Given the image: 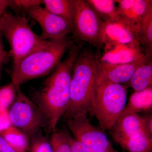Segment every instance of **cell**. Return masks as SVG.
I'll use <instances>...</instances> for the list:
<instances>
[{"mask_svg":"<svg viewBox=\"0 0 152 152\" xmlns=\"http://www.w3.org/2000/svg\"><path fill=\"white\" fill-rule=\"evenodd\" d=\"M80 50V45H73L66 58L59 63L35 93L37 106L50 129H56L69 107L73 67Z\"/></svg>","mask_w":152,"mask_h":152,"instance_id":"6da1fadb","label":"cell"},{"mask_svg":"<svg viewBox=\"0 0 152 152\" xmlns=\"http://www.w3.org/2000/svg\"><path fill=\"white\" fill-rule=\"evenodd\" d=\"M98 59L84 53L74 63L70 85V102L64 116L66 120L93 112L97 85Z\"/></svg>","mask_w":152,"mask_h":152,"instance_id":"7a4b0ae2","label":"cell"},{"mask_svg":"<svg viewBox=\"0 0 152 152\" xmlns=\"http://www.w3.org/2000/svg\"><path fill=\"white\" fill-rule=\"evenodd\" d=\"M74 45L66 37L49 40L43 48L32 53L14 66L12 82L16 87L46 75L56 69L66 52Z\"/></svg>","mask_w":152,"mask_h":152,"instance_id":"3957f363","label":"cell"},{"mask_svg":"<svg viewBox=\"0 0 152 152\" xmlns=\"http://www.w3.org/2000/svg\"><path fill=\"white\" fill-rule=\"evenodd\" d=\"M0 32L10 47L14 66L32 53L43 48L48 41L32 30L26 17L6 11L0 16Z\"/></svg>","mask_w":152,"mask_h":152,"instance_id":"277c9868","label":"cell"},{"mask_svg":"<svg viewBox=\"0 0 152 152\" xmlns=\"http://www.w3.org/2000/svg\"><path fill=\"white\" fill-rule=\"evenodd\" d=\"M126 100V87L119 84L97 83L93 112L102 129H112L124 109Z\"/></svg>","mask_w":152,"mask_h":152,"instance_id":"5b68a950","label":"cell"},{"mask_svg":"<svg viewBox=\"0 0 152 152\" xmlns=\"http://www.w3.org/2000/svg\"><path fill=\"white\" fill-rule=\"evenodd\" d=\"M72 33L75 37L93 46L102 47L103 20L87 1L72 0Z\"/></svg>","mask_w":152,"mask_h":152,"instance_id":"8992f818","label":"cell"},{"mask_svg":"<svg viewBox=\"0 0 152 152\" xmlns=\"http://www.w3.org/2000/svg\"><path fill=\"white\" fill-rule=\"evenodd\" d=\"M12 126L28 137L32 135L42 126L44 116L37 105L17 87V95L9 110Z\"/></svg>","mask_w":152,"mask_h":152,"instance_id":"52a82bcc","label":"cell"},{"mask_svg":"<svg viewBox=\"0 0 152 152\" xmlns=\"http://www.w3.org/2000/svg\"><path fill=\"white\" fill-rule=\"evenodd\" d=\"M74 139L84 147L86 152H115L112 144L102 131L93 126L86 115L66 120Z\"/></svg>","mask_w":152,"mask_h":152,"instance_id":"ba28073f","label":"cell"},{"mask_svg":"<svg viewBox=\"0 0 152 152\" xmlns=\"http://www.w3.org/2000/svg\"><path fill=\"white\" fill-rule=\"evenodd\" d=\"M42 30L41 37L47 40L59 39L72 33V27L64 19L56 15L41 5L26 10Z\"/></svg>","mask_w":152,"mask_h":152,"instance_id":"9c48e42d","label":"cell"},{"mask_svg":"<svg viewBox=\"0 0 152 152\" xmlns=\"http://www.w3.org/2000/svg\"><path fill=\"white\" fill-rule=\"evenodd\" d=\"M115 1L118 3L116 11L117 20L136 37L150 0Z\"/></svg>","mask_w":152,"mask_h":152,"instance_id":"30bf717a","label":"cell"},{"mask_svg":"<svg viewBox=\"0 0 152 152\" xmlns=\"http://www.w3.org/2000/svg\"><path fill=\"white\" fill-rule=\"evenodd\" d=\"M151 61L145 58L124 64L109 65L99 62L98 59L97 83H127L138 68Z\"/></svg>","mask_w":152,"mask_h":152,"instance_id":"8fae6325","label":"cell"},{"mask_svg":"<svg viewBox=\"0 0 152 152\" xmlns=\"http://www.w3.org/2000/svg\"><path fill=\"white\" fill-rule=\"evenodd\" d=\"M145 58V55L140 43L121 45L113 47H105L104 53L98 60L99 62L109 65L129 64Z\"/></svg>","mask_w":152,"mask_h":152,"instance_id":"7c38bea8","label":"cell"},{"mask_svg":"<svg viewBox=\"0 0 152 152\" xmlns=\"http://www.w3.org/2000/svg\"><path fill=\"white\" fill-rule=\"evenodd\" d=\"M102 40L106 47L140 43L136 36L118 20L104 22Z\"/></svg>","mask_w":152,"mask_h":152,"instance_id":"4fadbf2b","label":"cell"},{"mask_svg":"<svg viewBox=\"0 0 152 152\" xmlns=\"http://www.w3.org/2000/svg\"><path fill=\"white\" fill-rule=\"evenodd\" d=\"M112 129L113 137L117 143L143 131L147 132L144 126L143 117L135 114L120 117Z\"/></svg>","mask_w":152,"mask_h":152,"instance_id":"5bb4252c","label":"cell"},{"mask_svg":"<svg viewBox=\"0 0 152 152\" xmlns=\"http://www.w3.org/2000/svg\"><path fill=\"white\" fill-rule=\"evenodd\" d=\"M152 108V87H151L143 91L133 93L120 117L148 111L151 110Z\"/></svg>","mask_w":152,"mask_h":152,"instance_id":"9a60e30c","label":"cell"},{"mask_svg":"<svg viewBox=\"0 0 152 152\" xmlns=\"http://www.w3.org/2000/svg\"><path fill=\"white\" fill-rule=\"evenodd\" d=\"M137 39L141 46L144 47L145 53L151 59L152 51V1H149L141 25Z\"/></svg>","mask_w":152,"mask_h":152,"instance_id":"2e32d148","label":"cell"},{"mask_svg":"<svg viewBox=\"0 0 152 152\" xmlns=\"http://www.w3.org/2000/svg\"><path fill=\"white\" fill-rule=\"evenodd\" d=\"M127 83L135 91H140L152 87L151 61L138 68Z\"/></svg>","mask_w":152,"mask_h":152,"instance_id":"e0dca14e","label":"cell"},{"mask_svg":"<svg viewBox=\"0 0 152 152\" xmlns=\"http://www.w3.org/2000/svg\"><path fill=\"white\" fill-rule=\"evenodd\" d=\"M42 4L48 11L64 19L72 27L73 19L72 0H43Z\"/></svg>","mask_w":152,"mask_h":152,"instance_id":"ac0fdd59","label":"cell"},{"mask_svg":"<svg viewBox=\"0 0 152 152\" xmlns=\"http://www.w3.org/2000/svg\"><path fill=\"white\" fill-rule=\"evenodd\" d=\"M129 152H141L152 147V137L145 132H140L118 143Z\"/></svg>","mask_w":152,"mask_h":152,"instance_id":"d6986e66","label":"cell"},{"mask_svg":"<svg viewBox=\"0 0 152 152\" xmlns=\"http://www.w3.org/2000/svg\"><path fill=\"white\" fill-rule=\"evenodd\" d=\"M1 134L16 152H27L28 151V136L13 126H11Z\"/></svg>","mask_w":152,"mask_h":152,"instance_id":"ffe728a7","label":"cell"},{"mask_svg":"<svg viewBox=\"0 0 152 152\" xmlns=\"http://www.w3.org/2000/svg\"><path fill=\"white\" fill-rule=\"evenodd\" d=\"M104 22L117 20V9L115 1L113 0H87Z\"/></svg>","mask_w":152,"mask_h":152,"instance_id":"44dd1931","label":"cell"},{"mask_svg":"<svg viewBox=\"0 0 152 152\" xmlns=\"http://www.w3.org/2000/svg\"><path fill=\"white\" fill-rule=\"evenodd\" d=\"M73 139L66 131L54 133L50 142L53 152H72Z\"/></svg>","mask_w":152,"mask_h":152,"instance_id":"7402d4cb","label":"cell"},{"mask_svg":"<svg viewBox=\"0 0 152 152\" xmlns=\"http://www.w3.org/2000/svg\"><path fill=\"white\" fill-rule=\"evenodd\" d=\"M17 95V87L12 82L0 88V112L8 111Z\"/></svg>","mask_w":152,"mask_h":152,"instance_id":"603a6c76","label":"cell"},{"mask_svg":"<svg viewBox=\"0 0 152 152\" xmlns=\"http://www.w3.org/2000/svg\"><path fill=\"white\" fill-rule=\"evenodd\" d=\"M29 150L30 152H53L50 143L42 137L34 139Z\"/></svg>","mask_w":152,"mask_h":152,"instance_id":"cb8c5ba5","label":"cell"},{"mask_svg":"<svg viewBox=\"0 0 152 152\" xmlns=\"http://www.w3.org/2000/svg\"><path fill=\"white\" fill-rule=\"evenodd\" d=\"M13 1L15 6L23 8L26 10L32 7L40 6L42 4V0H15Z\"/></svg>","mask_w":152,"mask_h":152,"instance_id":"d4e9b609","label":"cell"},{"mask_svg":"<svg viewBox=\"0 0 152 152\" xmlns=\"http://www.w3.org/2000/svg\"><path fill=\"white\" fill-rule=\"evenodd\" d=\"M8 111L0 112V134L12 126Z\"/></svg>","mask_w":152,"mask_h":152,"instance_id":"484cf974","label":"cell"},{"mask_svg":"<svg viewBox=\"0 0 152 152\" xmlns=\"http://www.w3.org/2000/svg\"><path fill=\"white\" fill-rule=\"evenodd\" d=\"M3 36L0 32V79H1V71L3 65L7 59L9 53L4 48L3 43Z\"/></svg>","mask_w":152,"mask_h":152,"instance_id":"4316f807","label":"cell"},{"mask_svg":"<svg viewBox=\"0 0 152 152\" xmlns=\"http://www.w3.org/2000/svg\"><path fill=\"white\" fill-rule=\"evenodd\" d=\"M0 152H16L0 134Z\"/></svg>","mask_w":152,"mask_h":152,"instance_id":"83f0119b","label":"cell"},{"mask_svg":"<svg viewBox=\"0 0 152 152\" xmlns=\"http://www.w3.org/2000/svg\"><path fill=\"white\" fill-rule=\"evenodd\" d=\"M144 126L147 132L152 136V117L151 115L143 117Z\"/></svg>","mask_w":152,"mask_h":152,"instance_id":"f1b7e54d","label":"cell"},{"mask_svg":"<svg viewBox=\"0 0 152 152\" xmlns=\"http://www.w3.org/2000/svg\"><path fill=\"white\" fill-rule=\"evenodd\" d=\"M14 6L13 1L0 0V16L6 12L8 8Z\"/></svg>","mask_w":152,"mask_h":152,"instance_id":"f546056e","label":"cell"},{"mask_svg":"<svg viewBox=\"0 0 152 152\" xmlns=\"http://www.w3.org/2000/svg\"><path fill=\"white\" fill-rule=\"evenodd\" d=\"M72 152H86L84 147L75 139H73L72 143Z\"/></svg>","mask_w":152,"mask_h":152,"instance_id":"4dcf8cb0","label":"cell"},{"mask_svg":"<svg viewBox=\"0 0 152 152\" xmlns=\"http://www.w3.org/2000/svg\"><path fill=\"white\" fill-rule=\"evenodd\" d=\"M152 147H150L149 148H147V149L141 152H151V151Z\"/></svg>","mask_w":152,"mask_h":152,"instance_id":"1f68e13d","label":"cell"}]
</instances>
